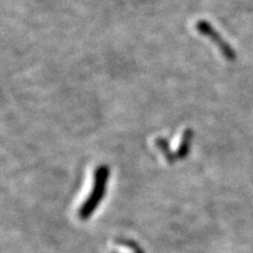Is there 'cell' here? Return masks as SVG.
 <instances>
[{"mask_svg": "<svg viewBox=\"0 0 253 253\" xmlns=\"http://www.w3.org/2000/svg\"><path fill=\"white\" fill-rule=\"evenodd\" d=\"M196 30H197L201 34H203V36L209 38L213 43H216L217 47L220 50V53L224 55V58L229 60V61H235L237 58L236 50H233L232 47L229 45V42L221 38L220 34L214 30L212 25L205 20H199L198 23L196 24Z\"/></svg>", "mask_w": 253, "mask_h": 253, "instance_id": "cell-2", "label": "cell"}, {"mask_svg": "<svg viewBox=\"0 0 253 253\" xmlns=\"http://www.w3.org/2000/svg\"><path fill=\"white\" fill-rule=\"evenodd\" d=\"M192 138H194V131H192L191 129H186L184 134H183L181 144H179V147L177 148L175 153L176 161L184 160V158L190 154V149H191V144H192Z\"/></svg>", "mask_w": 253, "mask_h": 253, "instance_id": "cell-3", "label": "cell"}, {"mask_svg": "<svg viewBox=\"0 0 253 253\" xmlns=\"http://www.w3.org/2000/svg\"><path fill=\"white\" fill-rule=\"evenodd\" d=\"M155 144H156V147L158 149L161 150V153L164 155V157H166L167 162L168 163H173L176 161V157H175V153H172L171 149H170V145L168 143V141L166 138H156V141H155Z\"/></svg>", "mask_w": 253, "mask_h": 253, "instance_id": "cell-4", "label": "cell"}, {"mask_svg": "<svg viewBox=\"0 0 253 253\" xmlns=\"http://www.w3.org/2000/svg\"><path fill=\"white\" fill-rule=\"evenodd\" d=\"M109 179V167L108 166H100L95 170L94 173V185L91 190L89 197L87 201L82 204V207L79 211V216L81 219H88L94 211L96 210L99 204L102 201L104 195H106L107 183Z\"/></svg>", "mask_w": 253, "mask_h": 253, "instance_id": "cell-1", "label": "cell"}]
</instances>
